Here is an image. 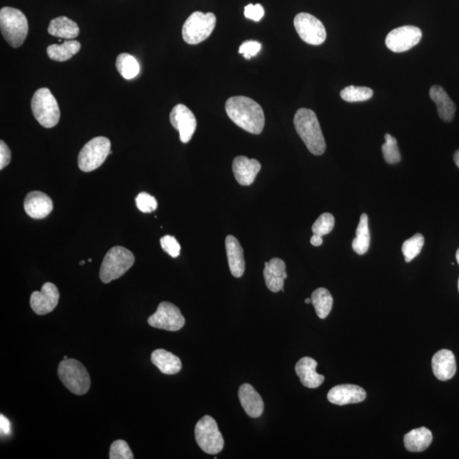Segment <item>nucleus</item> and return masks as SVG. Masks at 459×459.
<instances>
[{"instance_id": "obj_43", "label": "nucleus", "mask_w": 459, "mask_h": 459, "mask_svg": "<svg viewBox=\"0 0 459 459\" xmlns=\"http://www.w3.org/2000/svg\"><path fill=\"white\" fill-rule=\"evenodd\" d=\"M454 162L456 163V165L459 168V150L456 151L454 154Z\"/></svg>"}, {"instance_id": "obj_42", "label": "nucleus", "mask_w": 459, "mask_h": 459, "mask_svg": "<svg viewBox=\"0 0 459 459\" xmlns=\"http://www.w3.org/2000/svg\"><path fill=\"white\" fill-rule=\"evenodd\" d=\"M322 243H323L322 237H320L315 234H313V236L311 237L310 244L311 245L315 246V247H319V246H321Z\"/></svg>"}, {"instance_id": "obj_12", "label": "nucleus", "mask_w": 459, "mask_h": 459, "mask_svg": "<svg viewBox=\"0 0 459 459\" xmlns=\"http://www.w3.org/2000/svg\"><path fill=\"white\" fill-rule=\"evenodd\" d=\"M422 31L415 26H403L389 32L385 44L389 50L400 53L411 50L420 42Z\"/></svg>"}, {"instance_id": "obj_18", "label": "nucleus", "mask_w": 459, "mask_h": 459, "mask_svg": "<svg viewBox=\"0 0 459 459\" xmlns=\"http://www.w3.org/2000/svg\"><path fill=\"white\" fill-rule=\"evenodd\" d=\"M264 277L266 286L272 292L284 291V280L288 277L285 262L278 258H273L270 262H265Z\"/></svg>"}, {"instance_id": "obj_29", "label": "nucleus", "mask_w": 459, "mask_h": 459, "mask_svg": "<svg viewBox=\"0 0 459 459\" xmlns=\"http://www.w3.org/2000/svg\"><path fill=\"white\" fill-rule=\"evenodd\" d=\"M311 303L317 317L325 319L333 308L334 298L329 290L325 288L315 289L311 295Z\"/></svg>"}, {"instance_id": "obj_20", "label": "nucleus", "mask_w": 459, "mask_h": 459, "mask_svg": "<svg viewBox=\"0 0 459 459\" xmlns=\"http://www.w3.org/2000/svg\"><path fill=\"white\" fill-rule=\"evenodd\" d=\"M239 397L241 407L249 417H259L264 412V403L260 395L249 384L241 385Z\"/></svg>"}, {"instance_id": "obj_22", "label": "nucleus", "mask_w": 459, "mask_h": 459, "mask_svg": "<svg viewBox=\"0 0 459 459\" xmlns=\"http://www.w3.org/2000/svg\"><path fill=\"white\" fill-rule=\"evenodd\" d=\"M225 250H227L230 270L233 277H243L245 272V260L244 249L239 241L235 237L229 235L225 239Z\"/></svg>"}, {"instance_id": "obj_41", "label": "nucleus", "mask_w": 459, "mask_h": 459, "mask_svg": "<svg viewBox=\"0 0 459 459\" xmlns=\"http://www.w3.org/2000/svg\"><path fill=\"white\" fill-rule=\"evenodd\" d=\"M0 428H1L2 434L9 436L11 434V422L3 415L0 416Z\"/></svg>"}, {"instance_id": "obj_17", "label": "nucleus", "mask_w": 459, "mask_h": 459, "mask_svg": "<svg viewBox=\"0 0 459 459\" xmlns=\"http://www.w3.org/2000/svg\"><path fill=\"white\" fill-rule=\"evenodd\" d=\"M24 210L32 219H44L52 212L53 202L44 192L31 191L24 200Z\"/></svg>"}, {"instance_id": "obj_24", "label": "nucleus", "mask_w": 459, "mask_h": 459, "mask_svg": "<svg viewBox=\"0 0 459 459\" xmlns=\"http://www.w3.org/2000/svg\"><path fill=\"white\" fill-rule=\"evenodd\" d=\"M151 363L158 368L163 375H172L178 374L182 370V360L171 352L163 349H158L153 352L151 356Z\"/></svg>"}, {"instance_id": "obj_33", "label": "nucleus", "mask_w": 459, "mask_h": 459, "mask_svg": "<svg viewBox=\"0 0 459 459\" xmlns=\"http://www.w3.org/2000/svg\"><path fill=\"white\" fill-rule=\"evenodd\" d=\"M385 143L382 145V153L384 161L389 165H396L401 161V153L397 145V140L392 135H384Z\"/></svg>"}, {"instance_id": "obj_47", "label": "nucleus", "mask_w": 459, "mask_h": 459, "mask_svg": "<svg viewBox=\"0 0 459 459\" xmlns=\"http://www.w3.org/2000/svg\"><path fill=\"white\" fill-rule=\"evenodd\" d=\"M63 359H64V360H65V359H68V358L67 356H63Z\"/></svg>"}, {"instance_id": "obj_5", "label": "nucleus", "mask_w": 459, "mask_h": 459, "mask_svg": "<svg viewBox=\"0 0 459 459\" xmlns=\"http://www.w3.org/2000/svg\"><path fill=\"white\" fill-rule=\"evenodd\" d=\"M59 378L73 394L85 395L90 388L89 375L83 364L75 359H65L58 366Z\"/></svg>"}, {"instance_id": "obj_7", "label": "nucleus", "mask_w": 459, "mask_h": 459, "mask_svg": "<svg viewBox=\"0 0 459 459\" xmlns=\"http://www.w3.org/2000/svg\"><path fill=\"white\" fill-rule=\"evenodd\" d=\"M216 16L213 13L204 14L196 11L187 18L182 27L183 39L188 44H198L207 39L214 31Z\"/></svg>"}, {"instance_id": "obj_23", "label": "nucleus", "mask_w": 459, "mask_h": 459, "mask_svg": "<svg viewBox=\"0 0 459 459\" xmlns=\"http://www.w3.org/2000/svg\"><path fill=\"white\" fill-rule=\"evenodd\" d=\"M429 96L436 104L438 114L442 120L452 122L456 112V106L451 100L446 90L439 85H433L429 89Z\"/></svg>"}, {"instance_id": "obj_45", "label": "nucleus", "mask_w": 459, "mask_h": 459, "mask_svg": "<svg viewBox=\"0 0 459 459\" xmlns=\"http://www.w3.org/2000/svg\"><path fill=\"white\" fill-rule=\"evenodd\" d=\"M305 302L306 303V304H310V303H311V298H306Z\"/></svg>"}, {"instance_id": "obj_2", "label": "nucleus", "mask_w": 459, "mask_h": 459, "mask_svg": "<svg viewBox=\"0 0 459 459\" xmlns=\"http://www.w3.org/2000/svg\"><path fill=\"white\" fill-rule=\"evenodd\" d=\"M294 128L304 142L307 149L315 156L322 155L326 151V142L317 115L313 110L298 109L294 118Z\"/></svg>"}, {"instance_id": "obj_13", "label": "nucleus", "mask_w": 459, "mask_h": 459, "mask_svg": "<svg viewBox=\"0 0 459 459\" xmlns=\"http://www.w3.org/2000/svg\"><path fill=\"white\" fill-rule=\"evenodd\" d=\"M170 120L172 126L179 131L180 142H189L196 129V120L194 113L187 106L179 104L172 109Z\"/></svg>"}, {"instance_id": "obj_21", "label": "nucleus", "mask_w": 459, "mask_h": 459, "mask_svg": "<svg viewBox=\"0 0 459 459\" xmlns=\"http://www.w3.org/2000/svg\"><path fill=\"white\" fill-rule=\"evenodd\" d=\"M317 367V360L310 358H303L296 363L295 372L304 386L315 389L325 382V376L317 374L315 371Z\"/></svg>"}, {"instance_id": "obj_15", "label": "nucleus", "mask_w": 459, "mask_h": 459, "mask_svg": "<svg viewBox=\"0 0 459 459\" xmlns=\"http://www.w3.org/2000/svg\"><path fill=\"white\" fill-rule=\"evenodd\" d=\"M366 397V391L355 384L337 385L332 388L327 394V400L339 405L362 403Z\"/></svg>"}, {"instance_id": "obj_32", "label": "nucleus", "mask_w": 459, "mask_h": 459, "mask_svg": "<svg viewBox=\"0 0 459 459\" xmlns=\"http://www.w3.org/2000/svg\"><path fill=\"white\" fill-rule=\"evenodd\" d=\"M425 244V237L420 233L413 236L411 239L404 241L403 245V253L405 257V261L407 263L415 260L420 255L422 249Z\"/></svg>"}, {"instance_id": "obj_35", "label": "nucleus", "mask_w": 459, "mask_h": 459, "mask_svg": "<svg viewBox=\"0 0 459 459\" xmlns=\"http://www.w3.org/2000/svg\"><path fill=\"white\" fill-rule=\"evenodd\" d=\"M111 459H134V454L125 441L118 440L113 442L110 448Z\"/></svg>"}, {"instance_id": "obj_26", "label": "nucleus", "mask_w": 459, "mask_h": 459, "mask_svg": "<svg viewBox=\"0 0 459 459\" xmlns=\"http://www.w3.org/2000/svg\"><path fill=\"white\" fill-rule=\"evenodd\" d=\"M49 34L57 38L73 39L80 34V27L75 22L67 16L53 19L48 28Z\"/></svg>"}, {"instance_id": "obj_11", "label": "nucleus", "mask_w": 459, "mask_h": 459, "mask_svg": "<svg viewBox=\"0 0 459 459\" xmlns=\"http://www.w3.org/2000/svg\"><path fill=\"white\" fill-rule=\"evenodd\" d=\"M185 322V317L178 307L170 302L160 303L158 310L149 318L150 326L171 332L182 329Z\"/></svg>"}, {"instance_id": "obj_44", "label": "nucleus", "mask_w": 459, "mask_h": 459, "mask_svg": "<svg viewBox=\"0 0 459 459\" xmlns=\"http://www.w3.org/2000/svg\"><path fill=\"white\" fill-rule=\"evenodd\" d=\"M456 260L458 262V264L459 265V249H458V251L456 253ZM458 292H459V279L458 282Z\"/></svg>"}, {"instance_id": "obj_25", "label": "nucleus", "mask_w": 459, "mask_h": 459, "mask_svg": "<svg viewBox=\"0 0 459 459\" xmlns=\"http://www.w3.org/2000/svg\"><path fill=\"white\" fill-rule=\"evenodd\" d=\"M432 432L425 427L411 430L404 436V445L409 452L420 453L427 449L432 444Z\"/></svg>"}, {"instance_id": "obj_19", "label": "nucleus", "mask_w": 459, "mask_h": 459, "mask_svg": "<svg viewBox=\"0 0 459 459\" xmlns=\"http://www.w3.org/2000/svg\"><path fill=\"white\" fill-rule=\"evenodd\" d=\"M432 370L437 379L446 381L453 378L457 371L456 359L449 350H441L434 355Z\"/></svg>"}, {"instance_id": "obj_31", "label": "nucleus", "mask_w": 459, "mask_h": 459, "mask_svg": "<svg viewBox=\"0 0 459 459\" xmlns=\"http://www.w3.org/2000/svg\"><path fill=\"white\" fill-rule=\"evenodd\" d=\"M372 96H374V92L372 89L358 87L354 85L348 86L340 92V96L347 102L365 101L371 99Z\"/></svg>"}, {"instance_id": "obj_6", "label": "nucleus", "mask_w": 459, "mask_h": 459, "mask_svg": "<svg viewBox=\"0 0 459 459\" xmlns=\"http://www.w3.org/2000/svg\"><path fill=\"white\" fill-rule=\"evenodd\" d=\"M31 108L36 120L44 128H53L58 124L61 117L59 106L48 88L37 90L32 96Z\"/></svg>"}, {"instance_id": "obj_3", "label": "nucleus", "mask_w": 459, "mask_h": 459, "mask_svg": "<svg viewBox=\"0 0 459 459\" xmlns=\"http://www.w3.org/2000/svg\"><path fill=\"white\" fill-rule=\"evenodd\" d=\"M0 30L4 39L11 47L19 48L28 34L26 15L15 8H2L0 11Z\"/></svg>"}, {"instance_id": "obj_1", "label": "nucleus", "mask_w": 459, "mask_h": 459, "mask_svg": "<svg viewBox=\"0 0 459 459\" xmlns=\"http://www.w3.org/2000/svg\"><path fill=\"white\" fill-rule=\"evenodd\" d=\"M225 112L235 125L253 134L264 130L265 114L256 101L246 96H233L225 102Z\"/></svg>"}, {"instance_id": "obj_9", "label": "nucleus", "mask_w": 459, "mask_h": 459, "mask_svg": "<svg viewBox=\"0 0 459 459\" xmlns=\"http://www.w3.org/2000/svg\"><path fill=\"white\" fill-rule=\"evenodd\" d=\"M195 438L199 448L208 454L215 455L224 448L222 434L211 416H204L196 425Z\"/></svg>"}, {"instance_id": "obj_30", "label": "nucleus", "mask_w": 459, "mask_h": 459, "mask_svg": "<svg viewBox=\"0 0 459 459\" xmlns=\"http://www.w3.org/2000/svg\"><path fill=\"white\" fill-rule=\"evenodd\" d=\"M116 68L118 73L125 80H132L140 73V64L134 56L128 53L118 55L116 61Z\"/></svg>"}, {"instance_id": "obj_16", "label": "nucleus", "mask_w": 459, "mask_h": 459, "mask_svg": "<svg viewBox=\"0 0 459 459\" xmlns=\"http://www.w3.org/2000/svg\"><path fill=\"white\" fill-rule=\"evenodd\" d=\"M260 170L261 165L256 159H249L245 156H239L233 160V174L237 182L241 186L252 185Z\"/></svg>"}, {"instance_id": "obj_8", "label": "nucleus", "mask_w": 459, "mask_h": 459, "mask_svg": "<svg viewBox=\"0 0 459 459\" xmlns=\"http://www.w3.org/2000/svg\"><path fill=\"white\" fill-rule=\"evenodd\" d=\"M111 151V142L108 138L99 137L93 138L84 146L77 157V165L84 172L96 170L102 165Z\"/></svg>"}, {"instance_id": "obj_38", "label": "nucleus", "mask_w": 459, "mask_h": 459, "mask_svg": "<svg viewBox=\"0 0 459 459\" xmlns=\"http://www.w3.org/2000/svg\"><path fill=\"white\" fill-rule=\"evenodd\" d=\"M261 50V44L257 41H246V42L241 44L239 47V54L244 56L245 59H251L253 56H256L258 53Z\"/></svg>"}, {"instance_id": "obj_28", "label": "nucleus", "mask_w": 459, "mask_h": 459, "mask_svg": "<svg viewBox=\"0 0 459 459\" xmlns=\"http://www.w3.org/2000/svg\"><path fill=\"white\" fill-rule=\"evenodd\" d=\"M356 239L352 241V249L359 256H363L368 251L370 246V232L368 228V217L366 214L360 216Z\"/></svg>"}, {"instance_id": "obj_37", "label": "nucleus", "mask_w": 459, "mask_h": 459, "mask_svg": "<svg viewBox=\"0 0 459 459\" xmlns=\"http://www.w3.org/2000/svg\"><path fill=\"white\" fill-rule=\"evenodd\" d=\"M160 244L163 249V251L168 253L171 257L176 258L180 253V245L177 239L173 236L166 235L160 239Z\"/></svg>"}, {"instance_id": "obj_10", "label": "nucleus", "mask_w": 459, "mask_h": 459, "mask_svg": "<svg viewBox=\"0 0 459 459\" xmlns=\"http://www.w3.org/2000/svg\"><path fill=\"white\" fill-rule=\"evenodd\" d=\"M295 30L304 42L311 45L325 43L327 32L321 20L308 13H300L294 18Z\"/></svg>"}, {"instance_id": "obj_36", "label": "nucleus", "mask_w": 459, "mask_h": 459, "mask_svg": "<svg viewBox=\"0 0 459 459\" xmlns=\"http://www.w3.org/2000/svg\"><path fill=\"white\" fill-rule=\"evenodd\" d=\"M138 210L142 213H151L158 208L157 200L146 192H141L135 199Z\"/></svg>"}, {"instance_id": "obj_46", "label": "nucleus", "mask_w": 459, "mask_h": 459, "mask_svg": "<svg viewBox=\"0 0 459 459\" xmlns=\"http://www.w3.org/2000/svg\"><path fill=\"white\" fill-rule=\"evenodd\" d=\"M84 263H85V261H84V260L80 262L81 265H83Z\"/></svg>"}, {"instance_id": "obj_39", "label": "nucleus", "mask_w": 459, "mask_h": 459, "mask_svg": "<svg viewBox=\"0 0 459 459\" xmlns=\"http://www.w3.org/2000/svg\"><path fill=\"white\" fill-rule=\"evenodd\" d=\"M264 15V8L260 4H257V5L249 4V5L244 8L245 18L252 20L253 22H260L263 18Z\"/></svg>"}, {"instance_id": "obj_40", "label": "nucleus", "mask_w": 459, "mask_h": 459, "mask_svg": "<svg viewBox=\"0 0 459 459\" xmlns=\"http://www.w3.org/2000/svg\"><path fill=\"white\" fill-rule=\"evenodd\" d=\"M11 159V153L9 146L4 141L0 142V170L9 165Z\"/></svg>"}, {"instance_id": "obj_34", "label": "nucleus", "mask_w": 459, "mask_h": 459, "mask_svg": "<svg viewBox=\"0 0 459 459\" xmlns=\"http://www.w3.org/2000/svg\"><path fill=\"white\" fill-rule=\"evenodd\" d=\"M335 220L333 215L329 213H325L318 217V219L315 221V223L311 227L313 234L320 237H323L333 231L334 227Z\"/></svg>"}, {"instance_id": "obj_4", "label": "nucleus", "mask_w": 459, "mask_h": 459, "mask_svg": "<svg viewBox=\"0 0 459 459\" xmlns=\"http://www.w3.org/2000/svg\"><path fill=\"white\" fill-rule=\"evenodd\" d=\"M134 256L124 247L116 246L109 250L104 257L100 270V278L104 284L118 279L132 268Z\"/></svg>"}, {"instance_id": "obj_27", "label": "nucleus", "mask_w": 459, "mask_h": 459, "mask_svg": "<svg viewBox=\"0 0 459 459\" xmlns=\"http://www.w3.org/2000/svg\"><path fill=\"white\" fill-rule=\"evenodd\" d=\"M81 44L79 41L68 40L61 44H51L47 48L48 56L53 61H68L79 53Z\"/></svg>"}, {"instance_id": "obj_14", "label": "nucleus", "mask_w": 459, "mask_h": 459, "mask_svg": "<svg viewBox=\"0 0 459 459\" xmlns=\"http://www.w3.org/2000/svg\"><path fill=\"white\" fill-rule=\"evenodd\" d=\"M60 293L52 282H46L41 291H34L30 298L32 310L37 315H43L51 313L58 305Z\"/></svg>"}]
</instances>
